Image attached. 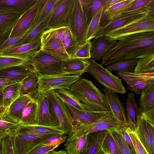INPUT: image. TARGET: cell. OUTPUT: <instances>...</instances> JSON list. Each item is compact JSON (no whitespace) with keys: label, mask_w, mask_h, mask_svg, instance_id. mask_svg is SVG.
Masks as SVG:
<instances>
[{"label":"cell","mask_w":154,"mask_h":154,"mask_svg":"<svg viewBox=\"0 0 154 154\" xmlns=\"http://www.w3.org/2000/svg\"><path fill=\"white\" fill-rule=\"evenodd\" d=\"M65 51L70 58L73 57L79 46L72 35L63 42Z\"/></svg>","instance_id":"f907efd6"},{"label":"cell","mask_w":154,"mask_h":154,"mask_svg":"<svg viewBox=\"0 0 154 154\" xmlns=\"http://www.w3.org/2000/svg\"><path fill=\"white\" fill-rule=\"evenodd\" d=\"M43 0H38L31 8L20 16L11 30L8 38L23 35L35 26Z\"/></svg>","instance_id":"7c38bea8"},{"label":"cell","mask_w":154,"mask_h":154,"mask_svg":"<svg viewBox=\"0 0 154 154\" xmlns=\"http://www.w3.org/2000/svg\"><path fill=\"white\" fill-rule=\"evenodd\" d=\"M134 1V0H121L103 11L100 27L104 26L108 21L121 16L125 10Z\"/></svg>","instance_id":"83f0119b"},{"label":"cell","mask_w":154,"mask_h":154,"mask_svg":"<svg viewBox=\"0 0 154 154\" xmlns=\"http://www.w3.org/2000/svg\"><path fill=\"white\" fill-rule=\"evenodd\" d=\"M127 123L123 127L128 132H135L137 127V118L139 114V109L133 93L129 94L126 101Z\"/></svg>","instance_id":"484cf974"},{"label":"cell","mask_w":154,"mask_h":154,"mask_svg":"<svg viewBox=\"0 0 154 154\" xmlns=\"http://www.w3.org/2000/svg\"><path fill=\"white\" fill-rule=\"evenodd\" d=\"M81 7L89 25L94 16L103 9L105 0H80Z\"/></svg>","instance_id":"1f68e13d"},{"label":"cell","mask_w":154,"mask_h":154,"mask_svg":"<svg viewBox=\"0 0 154 154\" xmlns=\"http://www.w3.org/2000/svg\"><path fill=\"white\" fill-rule=\"evenodd\" d=\"M117 74L125 82L129 90L139 95L142 90L154 82V72H118Z\"/></svg>","instance_id":"2e32d148"},{"label":"cell","mask_w":154,"mask_h":154,"mask_svg":"<svg viewBox=\"0 0 154 154\" xmlns=\"http://www.w3.org/2000/svg\"><path fill=\"white\" fill-rule=\"evenodd\" d=\"M11 31L0 33V45L8 38Z\"/></svg>","instance_id":"91938a15"},{"label":"cell","mask_w":154,"mask_h":154,"mask_svg":"<svg viewBox=\"0 0 154 154\" xmlns=\"http://www.w3.org/2000/svg\"><path fill=\"white\" fill-rule=\"evenodd\" d=\"M19 124L0 119V136L15 132Z\"/></svg>","instance_id":"816d5d0a"},{"label":"cell","mask_w":154,"mask_h":154,"mask_svg":"<svg viewBox=\"0 0 154 154\" xmlns=\"http://www.w3.org/2000/svg\"><path fill=\"white\" fill-rule=\"evenodd\" d=\"M119 128L108 131L117 143L121 154H135L124 139L120 131Z\"/></svg>","instance_id":"bcb514c9"},{"label":"cell","mask_w":154,"mask_h":154,"mask_svg":"<svg viewBox=\"0 0 154 154\" xmlns=\"http://www.w3.org/2000/svg\"><path fill=\"white\" fill-rule=\"evenodd\" d=\"M122 127L121 125L115 119L110 111L92 123L86 125H73L72 132L67 139L79 137L93 132L104 130L109 131Z\"/></svg>","instance_id":"52a82bcc"},{"label":"cell","mask_w":154,"mask_h":154,"mask_svg":"<svg viewBox=\"0 0 154 154\" xmlns=\"http://www.w3.org/2000/svg\"><path fill=\"white\" fill-rule=\"evenodd\" d=\"M66 134L53 136L40 143L44 145H60L66 141L67 137Z\"/></svg>","instance_id":"db71d44e"},{"label":"cell","mask_w":154,"mask_h":154,"mask_svg":"<svg viewBox=\"0 0 154 154\" xmlns=\"http://www.w3.org/2000/svg\"><path fill=\"white\" fill-rule=\"evenodd\" d=\"M138 59L120 60L112 64L106 68L109 71L118 72H134Z\"/></svg>","instance_id":"8d00e7d4"},{"label":"cell","mask_w":154,"mask_h":154,"mask_svg":"<svg viewBox=\"0 0 154 154\" xmlns=\"http://www.w3.org/2000/svg\"><path fill=\"white\" fill-rule=\"evenodd\" d=\"M72 93L82 103L95 111H111L104 95L92 82L84 78H80L70 87Z\"/></svg>","instance_id":"7a4b0ae2"},{"label":"cell","mask_w":154,"mask_h":154,"mask_svg":"<svg viewBox=\"0 0 154 154\" xmlns=\"http://www.w3.org/2000/svg\"><path fill=\"white\" fill-rule=\"evenodd\" d=\"M54 92L56 95L62 100L79 110L86 111L92 109L82 103L72 93L70 89H56Z\"/></svg>","instance_id":"d6a6232c"},{"label":"cell","mask_w":154,"mask_h":154,"mask_svg":"<svg viewBox=\"0 0 154 154\" xmlns=\"http://www.w3.org/2000/svg\"><path fill=\"white\" fill-rule=\"evenodd\" d=\"M88 26L80 0H74L67 26L79 46L86 42V38Z\"/></svg>","instance_id":"5b68a950"},{"label":"cell","mask_w":154,"mask_h":154,"mask_svg":"<svg viewBox=\"0 0 154 154\" xmlns=\"http://www.w3.org/2000/svg\"><path fill=\"white\" fill-rule=\"evenodd\" d=\"M154 13V10H146L130 14H122L107 22L100 27L94 35V38L105 36L112 30L135 21L151 14Z\"/></svg>","instance_id":"9a60e30c"},{"label":"cell","mask_w":154,"mask_h":154,"mask_svg":"<svg viewBox=\"0 0 154 154\" xmlns=\"http://www.w3.org/2000/svg\"><path fill=\"white\" fill-rule=\"evenodd\" d=\"M120 131L124 139L130 149L135 154H136L130 136L128 132L123 127L119 128Z\"/></svg>","instance_id":"9f6ffc18"},{"label":"cell","mask_w":154,"mask_h":154,"mask_svg":"<svg viewBox=\"0 0 154 154\" xmlns=\"http://www.w3.org/2000/svg\"><path fill=\"white\" fill-rule=\"evenodd\" d=\"M87 135L67 139L65 144V151L68 154H80L86 144Z\"/></svg>","instance_id":"d590c367"},{"label":"cell","mask_w":154,"mask_h":154,"mask_svg":"<svg viewBox=\"0 0 154 154\" xmlns=\"http://www.w3.org/2000/svg\"><path fill=\"white\" fill-rule=\"evenodd\" d=\"M88 60L90 64L88 72L105 88L115 93L123 94L126 93L121 79L104 67L102 64L97 63L91 59Z\"/></svg>","instance_id":"277c9868"},{"label":"cell","mask_w":154,"mask_h":154,"mask_svg":"<svg viewBox=\"0 0 154 154\" xmlns=\"http://www.w3.org/2000/svg\"><path fill=\"white\" fill-rule=\"evenodd\" d=\"M15 132L54 135L66 134V132L60 129L37 125H23L19 124Z\"/></svg>","instance_id":"f1b7e54d"},{"label":"cell","mask_w":154,"mask_h":154,"mask_svg":"<svg viewBox=\"0 0 154 154\" xmlns=\"http://www.w3.org/2000/svg\"><path fill=\"white\" fill-rule=\"evenodd\" d=\"M108 132V130H104L86 134L85 146L80 154H98L101 149L103 142Z\"/></svg>","instance_id":"4316f807"},{"label":"cell","mask_w":154,"mask_h":154,"mask_svg":"<svg viewBox=\"0 0 154 154\" xmlns=\"http://www.w3.org/2000/svg\"><path fill=\"white\" fill-rule=\"evenodd\" d=\"M38 0H0V12L21 15L31 8Z\"/></svg>","instance_id":"d4e9b609"},{"label":"cell","mask_w":154,"mask_h":154,"mask_svg":"<svg viewBox=\"0 0 154 154\" xmlns=\"http://www.w3.org/2000/svg\"><path fill=\"white\" fill-rule=\"evenodd\" d=\"M14 83L15 82L8 79L0 78V90L2 91L7 86Z\"/></svg>","instance_id":"6f0895ef"},{"label":"cell","mask_w":154,"mask_h":154,"mask_svg":"<svg viewBox=\"0 0 154 154\" xmlns=\"http://www.w3.org/2000/svg\"><path fill=\"white\" fill-rule=\"evenodd\" d=\"M101 149L109 154H121L117 143L108 131L103 142Z\"/></svg>","instance_id":"7dc6e473"},{"label":"cell","mask_w":154,"mask_h":154,"mask_svg":"<svg viewBox=\"0 0 154 154\" xmlns=\"http://www.w3.org/2000/svg\"><path fill=\"white\" fill-rule=\"evenodd\" d=\"M34 72L29 61L22 65L11 67L0 71V78L20 83Z\"/></svg>","instance_id":"7402d4cb"},{"label":"cell","mask_w":154,"mask_h":154,"mask_svg":"<svg viewBox=\"0 0 154 154\" xmlns=\"http://www.w3.org/2000/svg\"><path fill=\"white\" fill-rule=\"evenodd\" d=\"M110 110L115 119L125 127L126 125V115L123 105L120 101L117 95L105 88L103 89Z\"/></svg>","instance_id":"ffe728a7"},{"label":"cell","mask_w":154,"mask_h":154,"mask_svg":"<svg viewBox=\"0 0 154 154\" xmlns=\"http://www.w3.org/2000/svg\"><path fill=\"white\" fill-rule=\"evenodd\" d=\"M81 78L79 75H55L38 76V92L46 93L56 89H70L71 85Z\"/></svg>","instance_id":"8fae6325"},{"label":"cell","mask_w":154,"mask_h":154,"mask_svg":"<svg viewBox=\"0 0 154 154\" xmlns=\"http://www.w3.org/2000/svg\"><path fill=\"white\" fill-rule=\"evenodd\" d=\"M33 27L23 35L11 38H8L0 45V53L22 44Z\"/></svg>","instance_id":"ee69618b"},{"label":"cell","mask_w":154,"mask_h":154,"mask_svg":"<svg viewBox=\"0 0 154 154\" xmlns=\"http://www.w3.org/2000/svg\"><path fill=\"white\" fill-rule=\"evenodd\" d=\"M40 42L39 50L43 52L62 60L70 58L57 35L56 28L46 29L41 37Z\"/></svg>","instance_id":"30bf717a"},{"label":"cell","mask_w":154,"mask_h":154,"mask_svg":"<svg viewBox=\"0 0 154 154\" xmlns=\"http://www.w3.org/2000/svg\"><path fill=\"white\" fill-rule=\"evenodd\" d=\"M132 141L136 154H149L134 132H128Z\"/></svg>","instance_id":"f5cc1de1"},{"label":"cell","mask_w":154,"mask_h":154,"mask_svg":"<svg viewBox=\"0 0 154 154\" xmlns=\"http://www.w3.org/2000/svg\"><path fill=\"white\" fill-rule=\"evenodd\" d=\"M154 54V32L131 35L119 40L102 58V64L107 66L120 60L145 58Z\"/></svg>","instance_id":"6da1fadb"},{"label":"cell","mask_w":154,"mask_h":154,"mask_svg":"<svg viewBox=\"0 0 154 154\" xmlns=\"http://www.w3.org/2000/svg\"><path fill=\"white\" fill-rule=\"evenodd\" d=\"M146 10H154V0H134L122 14H130Z\"/></svg>","instance_id":"f35d334b"},{"label":"cell","mask_w":154,"mask_h":154,"mask_svg":"<svg viewBox=\"0 0 154 154\" xmlns=\"http://www.w3.org/2000/svg\"><path fill=\"white\" fill-rule=\"evenodd\" d=\"M6 109L7 108L3 106L0 105V119H2L3 116Z\"/></svg>","instance_id":"6125c7cd"},{"label":"cell","mask_w":154,"mask_h":154,"mask_svg":"<svg viewBox=\"0 0 154 154\" xmlns=\"http://www.w3.org/2000/svg\"><path fill=\"white\" fill-rule=\"evenodd\" d=\"M59 145L44 146L41 144L38 145L27 154H45L54 150L59 147Z\"/></svg>","instance_id":"11a10c76"},{"label":"cell","mask_w":154,"mask_h":154,"mask_svg":"<svg viewBox=\"0 0 154 154\" xmlns=\"http://www.w3.org/2000/svg\"><path fill=\"white\" fill-rule=\"evenodd\" d=\"M11 134L14 154H27L38 145L56 135L15 132Z\"/></svg>","instance_id":"9c48e42d"},{"label":"cell","mask_w":154,"mask_h":154,"mask_svg":"<svg viewBox=\"0 0 154 154\" xmlns=\"http://www.w3.org/2000/svg\"><path fill=\"white\" fill-rule=\"evenodd\" d=\"M98 154H109L101 149Z\"/></svg>","instance_id":"e7e4bbea"},{"label":"cell","mask_w":154,"mask_h":154,"mask_svg":"<svg viewBox=\"0 0 154 154\" xmlns=\"http://www.w3.org/2000/svg\"><path fill=\"white\" fill-rule=\"evenodd\" d=\"M58 0H43L35 25L49 18L53 8Z\"/></svg>","instance_id":"f6af8a7d"},{"label":"cell","mask_w":154,"mask_h":154,"mask_svg":"<svg viewBox=\"0 0 154 154\" xmlns=\"http://www.w3.org/2000/svg\"><path fill=\"white\" fill-rule=\"evenodd\" d=\"M90 64L88 59L71 58L63 60L61 66L65 75L81 76L88 72Z\"/></svg>","instance_id":"603a6c76"},{"label":"cell","mask_w":154,"mask_h":154,"mask_svg":"<svg viewBox=\"0 0 154 154\" xmlns=\"http://www.w3.org/2000/svg\"><path fill=\"white\" fill-rule=\"evenodd\" d=\"M74 0H58L48 19L47 29L67 26Z\"/></svg>","instance_id":"4fadbf2b"},{"label":"cell","mask_w":154,"mask_h":154,"mask_svg":"<svg viewBox=\"0 0 154 154\" xmlns=\"http://www.w3.org/2000/svg\"><path fill=\"white\" fill-rule=\"evenodd\" d=\"M20 83V95L31 97L38 91V76L34 72L26 77Z\"/></svg>","instance_id":"836d02e7"},{"label":"cell","mask_w":154,"mask_h":154,"mask_svg":"<svg viewBox=\"0 0 154 154\" xmlns=\"http://www.w3.org/2000/svg\"><path fill=\"white\" fill-rule=\"evenodd\" d=\"M139 99L140 114L154 109V82L142 90Z\"/></svg>","instance_id":"f546056e"},{"label":"cell","mask_w":154,"mask_h":154,"mask_svg":"<svg viewBox=\"0 0 154 154\" xmlns=\"http://www.w3.org/2000/svg\"><path fill=\"white\" fill-rule=\"evenodd\" d=\"M137 128L135 132L149 154H154V125L139 113L137 118Z\"/></svg>","instance_id":"e0dca14e"},{"label":"cell","mask_w":154,"mask_h":154,"mask_svg":"<svg viewBox=\"0 0 154 154\" xmlns=\"http://www.w3.org/2000/svg\"><path fill=\"white\" fill-rule=\"evenodd\" d=\"M62 101L66 113L73 126L92 123L111 111L98 112L92 109L81 110Z\"/></svg>","instance_id":"5bb4252c"},{"label":"cell","mask_w":154,"mask_h":154,"mask_svg":"<svg viewBox=\"0 0 154 154\" xmlns=\"http://www.w3.org/2000/svg\"><path fill=\"white\" fill-rule=\"evenodd\" d=\"M21 83L15 82L8 85L2 90V106L7 108L20 95Z\"/></svg>","instance_id":"e575fe53"},{"label":"cell","mask_w":154,"mask_h":154,"mask_svg":"<svg viewBox=\"0 0 154 154\" xmlns=\"http://www.w3.org/2000/svg\"><path fill=\"white\" fill-rule=\"evenodd\" d=\"M11 133L6 134L0 136L2 154H14Z\"/></svg>","instance_id":"c3c4849f"},{"label":"cell","mask_w":154,"mask_h":154,"mask_svg":"<svg viewBox=\"0 0 154 154\" xmlns=\"http://www.w3.org/2000/svg\"><path fill=\"white\" fill-rule=\"evenodd\" d=\"M121 0H105L103 7V11L106 10L110 7L120 1Z\"/></svg>","instance_id":"680465c9"},{"label":"cell","mask_w":154,"mask_h":154,"mask_svg":"<svg viewBox=\"0 0 154 154\" xmlns=\"http://www.w3.org/2000/svg\"><path fill=\"white\" fill-rule=\"evenodd\" d=\"M116 40L110 39L106 36L94 38L91 42V59L99 60L116 44Z\"/></svg>","instance_id":"44dd1931"},{"label":"cell","mask_w":154,"mask_h":154,"mask_svg":"<svg viewBox=\"0 0 154 154\" xmlns=\"http://www.w3.org/2000/svg\"><path fill=\"white\" fill-rule=\"evenodd\" d=\"M45 154H68L65 150H61L58 151L52 150Z\"/></svg>","instance_id":"94428289"},{"label":"cell","mask_w":154,"mask_h":154,"mask_svg":"<svg viewBox=\"0 0 154 154\" xmlns=\"http://www.w3.org/2000/svg\"><path fill=\"white\" fill-rule=\"evenodd\" d=\"M31 97L38 103L37 125L62 129L49 101L47 93L38 91Z\"/></svg>","instance_id":"ba28073f"},{"label":"cell","mask_w":154,"mask_h":154,"mask_svg":"<svg viewBox=\"0 0 154 154\" xmlns=\"http://www.w3.org/2000/svg\"><path fill=\"white\" fill-rule=\"evenodd\" d=\"M20 15L0 12V33L11 31Z\"/></svg>","instance_id":"74e56055"},{"label":"cell","mask_w":154,"mask_h":154,"mask_svg":"<svg viewBox=\"0 0 154 154\" xmlns=\"http://www.w3.org/2000/svg\"><path fill=\"white\" fill-rule=\"evenodd\" d=\"M30 58L4 56L0 54V71L23 64L29 61Z\"/></svg>","instance_id":"60d3db41"},{"label":"cell","mask_w":154,"mask_h":154,"mask_svg":"<svg viewBox=\"0 0 154 154\" xmlns=\"http://www.w3.org/2000/svg\"><path fill=\"white\" fill-rule=\"evenodd\" d=\"M3 95L2 90H0V105L2 106Z\"/></svg>","instance_id":"be15d7a7"},{"label":"cell","mask_w":154,"mask_h":154,"mask_svg":"<svg viewBox=\"0 0 154 154\" xmlns=\"http://www.w3.org/2000/svg\"><path fill=\"white\" fill-rule=\"evenodd\" d=\"M39 50L30 58L34 72L38 76L65 75L62 68V61Z\"/></svg>","instance_id":"3957f363"},{"label":"cell","mask_w":154,"mask_h":154,"mask_svg":"<svg viewBox=\"0 0 154 154\" xmlns=\"http://www.w3.org/2000/svg\"><path fill=\"white\" fill-rule=\"evenodd\" d=\"M103 11V8L100 10L94 16L88 25L86 38V41L94 38L95 34L100 28Z\"/></svg>","instance_id":"7bdbcfd3"},{"label":"cell","mask_w":154,"mask_h":154,"mask_svg":"<svg viewBox=\"0 0 154 154\" xmlns=\"http://www.w3.org/2000/svg\"><path fill=\"white\" fill-rule=\"evenodd\" d=\"M91 42L90 40L86 41L83 44L79 46L72 58L91 59Z\"/></svg>","instance_id":"681fc988"},{"label":"cell","mask_w":154,"mask_h":154,"mask_svg":"<svg viewBox=\"0 0 154 154\" xmlns=\"http://www.w3.org/2000/svg\"><path fill=\"white\" fill-rule=\"evenodd\" d=\"M148 32H154V13L114 29L105 36L110 39L117 40L133 34Z\"/></svg>","instance_id":"8992f818"},{"label":"cell","mask_w":154,"mask_h":154,"mask_svg":"<svg viewBox=\"0 0 154 154\" xmlns=\"http://www.w3.org/2000/svg\"><path fill=\"white\" fill-rule=\"evenodd\" d=\"M32 99L30 96L28 95H20L7 108L2 120L19 124L24 109Z\"/></svg>","instance_id":"d6986e66"},{"label":"cell","mask_w":154,"mask_h":154,"mask_svg":"<svg viewBox=\"0 0 154 154\" xmlns=\"http://www.w3.org/2000/svg\"><path fill=\"white\" fill-rule=\"evenodd\" d=\"M134 72L142 73L154 72V54L139 59L135 66Z\"/></svg>","instance_id":"ab89813d"},{"label":"cell","mask_w":154,"mask_h":154,"mask_svg":"<svg viewBox=\"0 0 154 154\" xmlns=\"http://www.w3.org/2000/svg\"><path fill=\"white\" fill-rule=\"evenodd\" d=\"M40 40L25 44L8 49L0 53L6 56L30 58L39 49Z\"/></svg>","instance_id":"cb8c5ba5"},{"label":"cell","mask_w":154,"mask_h":154,"mask_svg":"<svg viewBox=\"0 0 154 154\" xmlns=\"http://www.w3.org/2000/svg\"><path fill=\"white\" fill-rule=\"evenodd\" d=\"M38 108L37 102L33 99L24 109L19 124L23 125H37Z\"/></svg>","instance_id":"4dcf8cb0"},{"label":"cell","mask_w":154,"mask_h":154,"mask_svg":"<svg viewBox=\"0 0 154 154\" xmlns=\"http://www.w3.org/2000/svg\"><path fill=\"white\" fill-rule=\"evenodd\" d=\"M0 154H2V148L0 144Z\"/></svg>","instance_id":"03108f58"},{"label":"cell","mask_w":154,"mask_h":154,"mask_svg":"<svg viewBox=\"0 0 154 154\" xmlns=\"http://www.w3.org/2000/svg\"><path fill=\"white\" fill-rule=\"evenodd\" d=\"M47 93L51 106L60 122V128L66 134L70 135L73 131V125L66 113L62 100L55 94L54 90Z\"/></svg>","instance_id":"ac0fdd59"},{"label":"cell","mask_w":154,"mask_h":154,"mask_svg":"<svg viewBox=\"0 0 154 154\" xmlns=\"http://www.w3.org/2000/svg\"><path fill=\"white\" fill-rule=\"evenodd\" d=\"M48 19L35 25L32 29L23 44L40 40L43 33L47 29V23Z\"/></svg>","instance_id":"b9f144b4"}]
</instances>
